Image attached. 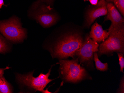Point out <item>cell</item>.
<instances>
[{
	"mask_svg": "<svg viewBox=\"0 0 124 93\" xmlns=\"http://www.w3.org/2000/svg\"><path fill=\"white\" fill-rule=\"evenodd\" d=\"M84 40L79 33H67L61 35L56 41L51 50L52 56L60 59L74 57L82 46Z\"/></svg>",
	"mask_w": 124,
	"mask_h": 93,
	"instance_id": "1",
	"label": "cell"
},
{
	"mask_svg": "<svg viewBox=\"0 0 124 93\" xmlns=\"http://www.w3.org/2000/svg\"><path fill=\"white\" fill-rule=\"evenodd\" d=\"M28 14L31 18L45 28L55 25L59 19V16L55 11L53 7L40 0H37L32 4Z\"/></svg>",
	"mask_w": 124,
	"mask_h": 93,
	"instance_id": "2",
	"label": "cell"
},
{
	"mask_svg": "<svg viewBox=\"0 0 124 93\" xmlns=\"http://www.w3.org/2000/svg\"><path fill=\"white\" fill-rule=\"evenodd\" d=\"M0 32L7 40L14 43L23 42L27 37V30L16 16L0 21Z\"/></svg>",
	"mask_w": 124,
	"mask_h": 93,
	"instance_id": "3",
	"label": "cell"
},
{
	"mask_svg": "<svg viewBox=\"0 0 124 93\" xmlns=\"http://www.w3.org/2000/svg\"><path fill=\"white\" fill-rule=\"evenodd\" d=\"M60 64L61 76L66 82L77 83L87 77V71L78 64V59L60 60Z\"/></svg>",
	"mask_w": 124,
	"mask_h": 93,
	"instance_id": "4",
	"label": "cell"
},
{
	"mask_svg": "<svg viewBox=\"0 0 124 93\" xmlns=\"http://www.w3.org/2000/svg\"><path fill=\"white\" fill-rule=\"evenodd\" d=\"M108 33V37L99 47V55L111 54L114 52L124 53V28Z\"/></svg>",
	"mask_w": 124,
	"mask_h": 93,
	"instance_id": "5",
	"label": "cell"
},
{
	"mask_svg": "<svg viewBox=\"0 0 124 93\" xmlns=\"http://www.w3.org/2000/svg\"><path fill=\"white\" fill-rule=\"evenodd\" d=\"M51 72V68L48 73L46 74L41 73L37 77H33V72L25 75L18 74L16 76V79L19 84L22 86L35 91L44 92V89L47 85L53 80L49 79Z\"/></svg>",
	"mask_w": 124,
	"mask_h": 93,
	"instance_id": "6",
	"label": "cell"
},
{
	"mask_svg": "<svg viewBox=\"0 0 124 93\" xmlns=\"http://www.w3.org/2000/svg\"><path fill=\"white\" fill-rule=\"evenodd\" d=\"M99 44L94 41L89 36L85 37L83 45L76 52L75 55L78 56L83 63L90 64L93 60V54L98 52Z\"/></svg>",
	"mask_w": 124,
	"mask_h": 93,
	"instance_id": "7",
	"label": "cell"
},
{
	"mask_svg": "<svg viewBox=\"0 0 124 93\" xmlns=\"http://www.w3.org/2000/svg\"><path fill=\"white\" fill-rule=\"evenodd\" d=\"M108 13L105 21L110 20L111 24L108 29V32L124 28V19L118 11L115 5L111 2H107Z\"/></svg>",
	"mask_w": 124,
	"mask_h": 93,
	"instance_id": "8",
	"label": "cell"
},
{
	"mask_svg": "<svg viewBox=\"0 0 124 93\" xmlns=\"http://www.w3.org/2000/svg\"><path fill=\"white\" fill-rule=\"evenodd\" d=\"M107 2L105 0H99L97 5L90 7L85 15V26L89 28L97 18L105 16L108 13Z\"/></svg>",
	"mask_w": 124,
	"mask_h": 93,
	"instance_id": "9",
	"label": "cell"
},
{
	"mask_svg": "<svg viewBox=\"0 0 124 93\" xmlns=\"http://www.w3.org/2000/svg\"><path fill=\"white\" fill-rule=\"evenodd\" d=\"M109 35L108 32L103 29L102 26L96 22L92 26L89 36L94 41L99 43L104 41Z\"/></svg>",
	"mask_w": 124,
	"mask_h": 93,
	"instance_id": "10",
	"label": "cell"
},
{
	"mask_svg": "<svg viewBox=\"0 0 124 93\" xmlns=\"http://www.w3.org/2000/svg\"><path fill=\"white\" fill-rule=\"evenodd\" d=\"M12 87L4 77L0 78V93H12Z\"/></svg>",
	"mask_w": 124,
	"mask_h": 93,
	"instance_id": "11",
	"label": "cell"
},
{
	"mask_svg": "<svg viewBox=\"0 0 124 93\" xmlns=\"http://www.w3.org/2000/svg\"><path fill=\"white\" fill-rule=\"evenodd\" d=\"M93 55L94 60L95 62V66L97 69L102 72L107 71L108 69V63H102L99 59L98 55L96 52H95Z\"/></svg>",
	"mask_w": 124,
	"mask_h": 93,
	"instance_id": "12",
	"label": "cell"
},
{
	"mask_svg": "<svg viewBox=\"0 0 124 93\" xmlns=\"http://www.w3.org/2000/svg\"><path fill=\"white\" fill-rule=\"evenodd\" d=\"M9 43L1 35H0V53H5L9 50Z\"/></svg>",
	"mask_w": 124,
	"mask_h": 93,
	"instance_id": "13",
	"label": "cell"
},
{
	"mask_svg": "<svg viewBox=\"0 0 124 93\" xmlns=\"http://www.w3.org/2000/svg\"><path fill=\"white\" fill-rule=\"evenodd\" d=\"M115 6L119 10L120 14L124 16V0H115L113 2Z\"/></svg>",
	"mask_w": 124,
	"mask_h": 93,
	"instance_id": "14",
	"label": "cell"
},
{
	"mask_svg": "<svg viewBox=\"0 0 124 93\" xmlns=\"http://www.w3.org/2000/svg\"><path fill=\"white\" fill-rule=\"evenodd\" d=\"M117 55L119 57V64L120 67V72H123V71L124 68V53L118 52Z\"/></svg>",
	"mask_w": 124,
	"mask_h": 93,
	"instance_id": "15",
	"label": "cell"
},
{
	"mask_svg": "<svg viewBox=\"0 0 124 93\" xmlns=\"http://www.w3.org/2000/svg\"><path fill=\"white\" fill-rule=\"evenodd\" d=\"M42 2L46 3L47 5H49L50 6L53 7L54 4L55 0H40Z\"/></svg>",
	"mask_w": 124,
	"mask_h": 93,
	"instance_id": "16",
	"label": "cell"
},
{
	"mask_svg": "<svg viewBox=\"0 0 124 93\" xmlns=\"http://www.w3.org/2000/svg\"><path fill=\"white\" fill-rule=\"evenodd\" d=\"M9 68H10L9 67H7L5 68H0V78L2 77L3 76L4 71L5 70L9 69Z\"/></svg>",
	"mask_w": 124,
	"mask_h": 93,
	"instance_id": "17",
	"label": "cell"
},
{
	"mask_svg": "<svg viewBox=\"0 0 124 93\" xmlns=\"http://www.w3.org/2000/svg\"><path fill=\"white\" fill-rule=\"evenodd\" d=\"M99 0H89L91 5H92L93 6H95V5H97Z\"/></svg>",
	"mask_w": 124,
	"mask_h": 93,
	"instance_id": "18",
	"label": "cell"
},
{
	"mask_svg": "<svg viewBox=\"0 0 124 93\" xmlns=\"http://www.w3.org/2000/svg\"><path fill=\"white\" fill-rule=\"evenodd\" d=\"M4 5V0H0V9H1L2 6Z\"/></svg>",
	"mask_w": 124,
	"mask_h": 93,
	"instance_id": "19",
	"label": "cell"
},
{
	"mask_svg": "<svg viewBox=\"0 0 124 93\" xmlns=\"http://www.w3.org/2000/svg\"><path fill=\"white\" fill-rule=\"evenodd\" d=\"M107 2H113L115 0H105Z\"/></svg>",
	"mask_w": 124,
	"mask_h": 93,
	"instance_id": "20",
	"label": "cell"
},
{
	"mask_svg": "<svg viewBox=\"0 0 124 93\" xmlns=\"http://www.w3.org/2000/svg\"><path fill=\"white\" fill-rule=\"evenodd\" d=\"M85 2L86 1H89V0H84Z\"/></svg>",
	"mask_w": 124,
	"mask_h": 93,
	"instance_id": "21",
	"label": "cell"
}]
</instances>
